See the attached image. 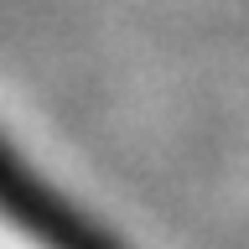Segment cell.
Instances as JSON below:
<instances>
[{
	"instance_id": "cell-1",
	"label": "cell",
	"mask_w": 249,
	"mask_h": 249,
	"mask_svg": "<svg viewBox=\"0 0 249 249\" xmlns=\"http://www.w3.org/2000/svg\"><path fill=\"white\" fill-rule=\"evenodd\" d=\"M5 213L42 249H124L120 239L109 229H99L83 208H73L57 187H47L21 156H11V166H5Z\"/></svg>"
}]
</instances>
